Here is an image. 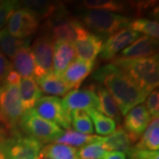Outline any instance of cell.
Returning <instances> with one entry per match:
<instances>
[{"label":"cell","mask_w":159,"mask_h":159,"mask_svg":"<svg viewBox=\"0 0 159 159\" xmlns=\"http://www.w3.org/2000/svg\"><path fill=\"white\" fill-rule=\"evenodd\" d=\"M91 78L106 88L123 116L126 115L131 109L142 104L148 96L112 63L99 67L93 73Z\"/></svg>","instance_id":"obj_1"},{"label":"cell","mask_w":159,"mask_h":159,"mask_svg":"<svg viewBox=\"0 0 159 159\" xmlns=\"http://www.w3.org/2000/svg\"><path fill=\"white\" fill-rule=\"evenodd\" d=\"M112 64L117 66L147 94L155 90L159 83L158 55L141 58L115 57Z\"/></svg>","instance_id":"obj_2"},{"label":"cell","mask_w":159,"mask_h":159,"mask_svg":"<svg viewBox=\"0 0 159 159\" xmlns=\"http://www.w3.org/2000/svg\"><path fill=\"white\" fill-rule=\"evenodd\" d=\"M80 19L85 28L90 29L101 38L127 28L132 20L131 18L124 15L101 10H88L81 14Z\"/></svg>","instance_id":"obj_3"},{"label":"cell","mask_w":159,"mask_h":159,"mask_svg":"<svg viewBox=\"0 0 159 159\" xmlns=\"http://www.w3.org/2000/svg\"><path fill=\"white\" fill-rule=\"evenodd\" d=\"M45 27L54 42L59 41L70 44L89 33L80 20L69 16L67 11L64 9V6L48 19Z\"/></svg>","instance_id":"obj_4"},{"label":"cell","mask_w":159,"mask_h":159,"mask_svg":"<svg viewBox=\"0 0 159 159\" xmlns=\"http://www.w3.org/2000/svg\"><path fill=\"white\" fill-rule=\"evenodd\" d=\"M23 113L19 85L4 83L0 87V123L5 129L14 132Z\"/></svg>","instance_id":"obj_5"},{"label":"cell","mask_w":159,"mask_h":159,"mask_svg":"<svg viewBox=\"0 0 159 159\" xmlns=\"http://www.w3.org/2000/svg\"><path fill=\"white\" fill-rule=\"evenodd\" d=\"M18 127L42 143L56 142L63 134L61 127L39 117L32 110L24 111Z\"/></svg>","instance_id":"obj_6"},{"label":"cell","mask_w":159,"mask_h":159,"mask_svg":"<svg viewBox=\"0 0 159 159\" xmlns=\"http://www.w3.org/2000/svg\"><path fill=\"white\" fill-rule=\"evenodd\" d=\"M53 45L54 41L46 29L34 40L31 47L34 60V76L40 78L52 72L53 69Z\"/></svg>","instance_id":"obj_7"},{"label":"cell","mask_w":159,"mask_h":159,"mask_svg":"<svg viewBox=\"0 0 159 159\" xmlns=\"http://www.w3.org/2000/svg\"><path fill=\"white\" fill-rule=\"evenodd\" d=\"M36 115L66 129L71 127V114L63 105L62 100L56 97H42L32 109Z\"/></svg>","instance_id":"obj_8"},{"label":"cell","mask_w":159,"mask_h":159,"mask_svg":"<svg viewBox=\"0 0 159 159\" xmlns=\"http://www.w3.org/2000/svg\"><path fill=\"white\" fill-rule=\"evenodd\" d=\"M6 142L11 159H40L43 143L34 138L16 130L12 132V136L6 138Z\"/></svg>","instance_id":"obj_9"},{"label":"cell","mask_w":159,"mask_h":159,"mask_svg":"<svg viewBox=\"0 0 159 159\" xmlns=\"http://www.w3.org/2000/svg\"><path fill=\"white\" fill-rule=\"evenodd\" d=\"M40 18L27 8H18L9 19L8 33L18 39H28L36 32Z\"/></svg>","instance_id":"obj_10"},{"label":"cell","mask_w":159,"mask_h":159,"mask_svg":"<svg viewBox=\"0 0 159 159\" xmlns=\"http://www.w3.org/2000/svg\"><path fill=\"white\" fill-rule=\"evenodd\" d=\"M64 107L69 113L75 111L97 110L98 99L94 87L69 91L62 99Z\"/></svg>","instance_id":"obj_11"},{"label":"cell","mask_w":159,"mask_h":159,"mask_svg":"<svg viewBox=\"0 0 159 159\" xmlns=\"http://www.w3.org/2000/svg\"><path fill=\"white\" fill-rule=\"evenodd\" d=\"M140 35L141 34L129 28L120 29L110 35L104 43H102V49L99 53L100 57L104 60H112L119 51L133 43L140 37Z\"/></svg>","instance_id":"obj_12"},{"label":"cell","mask_w":159,"mask_h":159,"mask_svg":"<svg viewBox=\"0 0 159 159\" xmlns=\"http://www.w3.org/2000/svg\"><path fill=\"white\" fill-rule=\"evenodd\" d=\"M151 118L144 104H139L126 113L124 119L123 128L127 134L130 141H138L150 123Z\"/></svg>","instance_id":"obj_13"},{"label":"cell","mask_w":159,"mask_h":159,"mask_svg":"<svg viewBox=\"0 0 159 159\" xmlns=\"http://www.w3.org/2000/svg\"><path fill=\"white\" fill-rule=\"evenodd\" d=\"M73 44L77 58L95 62L102 49V39L97 34L89 33L84 37L75 41Z\"/></svg>","instance_id":"obj_14"},{"label":"cell","mask_w":159,"mask_h":159,"mask_svg":"<svg viewBox=\"0 0 159 159\" xmlns=\"http://www.w3.org/2000/svg\"><path fill=\"white\" fill-rule=\"evenodd\" d=\"M94 66L95 62H89L76 58L69 65L61 78L71 89H78L83 80L91 74Z\"/></svg>","instance_id":"obj_15"},{"label":"cell","mask_w":159,"mask_h":159,"mask_svg":"<svg viewBox=\"0 0 159 159\" xmlns=\"http://www.w3.org/2000/svg\"><path fill=\"white\" fill-rule=\"evenodd\" d=\"M158 41L147 35H142L121 51L120 57L141 58L156 55Z\"/></svg>","instance_id":"obj_16"},{"label":"cell","mask_w":159,"mask_h":159,"mask_svg":"<svg viewBox=\"0 0 159 159\" xmlns=\"http://www.w3.org/2000/svg\"><path fill=\"white\" fill-rule=\"evenodd\" d=\"M75 57V51L72 44L59 41L54 42L52 72L61 77L69 65L74 61Z\"/></svg>","instance_id":"obj_17"},{"label":"cell","mask_w":159,"mask_h":159,"mask_svg":"<svg viewBox=\"0 0 159 159\" xmlns=\"http://www.w3.org/2000/svg\"><path fill=\"white\" fill-rule=\"evenodd\" d=\"M19 93L23 111L32 110L43 96L34 78H21L19 83Z\"/></svg>","instance_id":"obj_18"},{"label":"cell","mask_w":159,"mask_h":159,"mask_svg":"<svg viewBox=\"0 0 159 159\" xmlns=\"http://www.w3.org/2000/svg\"><path fill=\"white\" fill-rule=\"evenodd\" d=\"M94 89L98 99V106L97 111L110 119H113L116 124L119 125L121 116L118 105L116 104L112 97L110 95L107 89L100 84L94 86Z\"/></svg>","instance_id":"obj_19"},{"label":"cell","mask_w":159,"mask_h":159,"mask_svg":"<svg viewBox=\"0 0 159 159\" xmlns=\"http://www.w3.org/2000/svg\"><path fill=\"white\" fill-rule=\"evenodd\" d=\"M13 67L15 72L22 78H34V60L31 47L26 44L17 51L13 57Z\"/></svg>","instance_id":"obj_20"},{"label":"cell","mask_w":159,"mask_h":159,"mask_svg":"<svg viewBox=\"0 0 159 159\" xmlns=\"http://www.w3.org/2000/svg\"><path fill=\"white\" fill-rule=\"evenodd\" d=\"M97 139L102 143L103 148L109 151H119L127 154L132 148V142L122 126H119L107 136H98Z\"/></svg>","instance_id":"obj_21"},{"label":"cell","mask_w":159,"mask_h":159,"mask_svg":"<svg viewBox=\"0 0 159 159\" xmlns=\"http://www.w3.org/2000/svg\"><path fill=\"white\" fill-rule=\"evenodd\" d=\"M35 80L41 91L51 96H65L72 89L61 77L56 75L53 72L37 78Z\"/></svg>","instance_id":"obj_22"},{"label":"cell","mask_w":159,"mask_h":159,"mask_svg":"<svg viewBox=\"0 0 159 159\" xmlns=\"http://www.w3.org/2000/svg\"><path fill=\"white\" fill-rule=\"evenodd\" d=\"M139 149L158 151L159 148V119H152L142 134L140 142L134 146Z\"/></svg>","instance_id":"obj_23"},{"label":"cell","mask_w":159,"mask_h":159,"mask_svg":"<svg viewBox=\"0 0 159 159\" xmlns=\"http://www.w3.org/2000/svg\"><path fill=\"white\" fill-rule=\"evenodd\" d=\"M29 38L18 39L13 37L8 33L6 28L0 31V52L11 60L16 55L17 51L24 45L29 44Z\"/></svg>","instance_id":"obj_24"},{"label":"cell","mask_w":159,"mask_h":159,"mask_svg":"<svg viewBox=\"0 0 159 159\" xmlns=\"http://www.w3.org/2000/svg\"><path fill=\"white\" fill-rule=\"evenodd\" d=\"M20 5L24 8H27L35 13L40 18V20L50 19L63 6L62 4H57L49 1H38V0L23 1Z\"/></svg>","instance_id":"obj_25"},{"label":"cell","mask_w":159,"mask_h":159,"mask_svg":"<svg viewBox=\"0 0 159 159\" xmlns=\"http://www.w3.org/2000/svg\"><path fill=\"white\" fill-rule=\"evenodd\" d=\"M86 113L92 119V124L95 125V130L98 134L109 135L116 130L117 124L113 119L106 117L97 110L86 111Z\"/></svg>","instance_id":"obj_26"},{"label":"cell","mask_w":159,"mask_h":159,"mask_svg":"<svg viewBox=\"0 0 159 159\" xmlns=\"http://www.w3.org/2000/svg\"><path fill=\"white\" fill-rule=\"evenodd\" d=\"M78 150L71 146L60 143H51L42 149V155L48 156L52 159H80Z\"/></svg>","instance_id":"obj_27"},{"label":"cell","mask_w":159,"mask_h":159,"mask_svg":"<svg viewBox=\"0 0 159 159\" xmlns=\"http://www.w3.org/2000/svg\"><path fill=\"white\" fill-rule=\"evenodd\" d=\"M82 6L89 10H101L117 12H125L127 9V5L125 3L115 0H86L82 2Z\"/></svg>","instance_id":"obj_28"},{"label":"cell","mask_w":159,"mask_h":159,"mask_svg":"<svg viewBox=\"0 0 159 159\" xmlns=\"http://www.w3.org/2000/svg\"><path fill=\"white\" fill-rule=\"evenodd\" d=\"M97 135H92V134H80L78 132L74 130H68L59 137L56 141V143L65 144V145H71L75 147H80L84 146L86 144H89L90 142H95L97 140Z\"/></svg>","instance_id":"obj_29"},{"label":"cell","mask_w":159,"mask_h":159,"mask_svg":"<svg viewBox=\"0 0 159 159\" xmlns=\"http://www.w3.org/2000/svg\"><path fill=\"white\" fill-rule=\"evenodd\" d=\"M132 30L140 33H143L147 36L154 39H158L159 37V25L157 21L151 20L148 19L138 18L134 20H131L128 27Z\"/></svg>","instance_id":"obj_30"},{"label":"cell","mask_w":159,"mask_h":159,"mask_svg":"<svg viewBox=\"0 0 159 159\" xmlns=\"http://www.w3.org/2000/svg\"><path fill=\"white\" fill-rule=\"evenodd\" d=\"M71 124L76 132L83 134H92L94 127L89 115L84 111H75L71 112Z\"/></svg>","instance_id":"obj_31"},{"label":"cell","mask_w":159,"mask_h":159,"mask_svg":"<svg viewBox=\"0 0 159 159\" xmlns=\"http://www.w3.org/2000/svg\"><path fill=\"white\" fill-rule=\"evenodd\" d=\"M97 137L95 142L86 144L77 151L80 159H102L108 152L98 141Z\"/></svg>","instance_id":"obj_32"},{"label":"cell","mask_w":159,"mask_h":159,"mask_svg":"<svg viewBox=\"0 0 159 159\" xmlns=\"http://www.w3.org/2000/svg\"><path fill=\"white\" fill-rule=\"evenodd\" d=\"M20 4L17 1H1L0 2V31L4 28L11 14L17 10Z\"/></svg>","instance_id":"obj_33"},{"label":"cell","mask_w":159,"mask_h":159,"mask_svg":"<svg viewBox=\"0 0 159 159\" xmlns=\"http://www.w3.org/2000/svg\"><path fill=\"white\" fill-rule=\"evenodd\" d=\"M145 107L148 111L150 118L152 119L158 118L159 115V94L157 89H155L148 94V98H146Z\"/></svg>","instance_id":"obj_34"},{"label":"cell","mask_w":159,"mask_h":159,"mask_svg":"<svg viewBox=\"0 0 159 159\" xmlns=\"http://www.w3.org/2000/svg\"><path fill=\"white\" fill-rule=\"evenodd\" d=\"M127 155L130 159H159L158 151L139 149L134 147L131 148Z\"/></svg>","instance_id":"obj_35"},{"label":"cell","mask_w":159,"mask_h":159,"mask_svg":"<svg viewBox=\"0 0 159 159\" xmlns=\"http://www.w3.org/2000/svg\"><path fill=\"white\" fill-rule=\"evenodd\" d=\"M12 69V64L10 60L0 52V87L5 83L7 75Z\"/></svg>","instance_id":"obj_36"},{"label":"cell","mask_w":159,"mask_h":159,"mask_svg":"<svg viewBox=\"0 0 159 159\" xmlns=\"http://www.w3.org/2000/svg\"><path fill=\"white\" fill-rule=\"evenodd\" d=\"M21 77L12 69L11 72L9 73V74L6 77V81L5 83H8V84H14V85H19Z\"/></svg>","instance_id":"obj_37"},{"label":"cell","mask_w":159,"mask_h":159,"mask_svg":"<svg viewBox=\"0 0 159 159\" xmlns=\"http://www.w3.org/2000/svg\"><path fill=\"white\" fill-rule=\"evenodd\" d=\"M102 159H126V156L119 151H109Z\"/></svg>","instance_id":"obj_38"},{"label":"cell","mask_w":159,"mask_h":159,"mask_svg":"<svg viewBox=\"0 0 159 159\" xmlns=\"http://www.w3.org/2000/svg\"><path fill=\"white\" fill-rule=\"evenodd\" d=\"M0 159H11L6 147V138L0 140Z\"/></svg>","instance_id":"obj_39"},{"label":"cell","mask_w":159,"mask_h":159,"mask_svg":"<svg viewBox=\"0 0 159 159\" xmlns=\"http://www.w3.org/2000/svg\"><path fill=\"white\" fill-rule=\"evenodd\" d=\"M6 138V129L0 125V140Z\"/></svg>","instance_id":"obj_40"},{"label":"cell","mask_w":159,"mask_h":159,"mask_svg":"<svg viewBox=\"0 0 159 159\" xmlns=\"http://www.w3.org/2000/svg\"><path fill=\"white\" fill-rule=\"evenodd\" d=\"M40 159H52L50 157H48V156H44V155H42L41 154V156H40Z\"/></svg>","instance_id":"obj_41"}]
</instances>
